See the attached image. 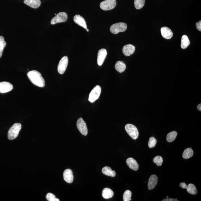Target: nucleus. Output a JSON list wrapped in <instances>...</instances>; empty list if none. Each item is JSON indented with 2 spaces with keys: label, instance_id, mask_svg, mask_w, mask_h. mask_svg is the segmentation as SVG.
Here are the masks:
<instances>
[{
  "label": "nucleus",
  "instance_id": "aec40b11",
  "mask_svg": "<svg viewBox=\"0 0 201 201\" xmlns=\"http://www.w3.org/2000/svg\"><path fill=\"white\" fill-rule=\"evenodd\" d=\"M115 69L117 71L120 73L123 72L125 71L126 66L123 61H118L115 64Z\"/></svg>",
  "mask_w": 201,
  "mask_h": 201
},
{
  "label": "nucleus",
  "instance_id": "7ed1b4c3",
  "mask_svg": "<svg viewBox=\"0 0 201 201\" xmlns=\"http://www.w3.org/2000/svg\"><path fill=\"white\" fill-rule=\"evenodd\" d=\"M127 24L124 22H118L113 24L110 28V31L113 34H116L119 33L123 32L126 30Z\"/></svg>",
  "mask_w": 201,
  "mask_h": 201
},
{
  "label": "nucleus",
  "instance_id": "412c9836",
  "mask_svg": "<svg viewBox=\"0 0 201 201\" xmlns=\"http://www.w3.org/2000/svg\"><path fill=\"white\" fill-rule=\"evenodd\" d=\"M102 173L106 176H110L111 177H115L116 175V172L112 170L110 167H105L102 169Z\"/></svg>",
  "mask_w": 201,
  "mask_h": 201
},
{
  "label": "nucleus",
  "instance_id": "1a4fd4ad",
  "mask_svg": "<svg viewBox=\"0 0 201 201\" xmlns=\"http://www.w3.org/2000/svg\"><path fill=\"white\" fill-rule=\"evenodd\" d=\"M77 127L78 130H79L83 135L87 136L88 134V129H87L86 124L83 118H79L77 122Z\"/></svg>",
  "mask_w": 201,
  "mask_h": 201
},
{
  "label": "nucleus",
  "instance_id": "dca6fc26",
  "mask_svg": "<svg viewBox=\"0 0 201 201\" xmlns=\"http://www.w3.org/2000/svg\"><path fill=\"white\" fill-rule=\"evenodd\" d=\"M73 20L78 25L84 28L85 29H87L86 22L83 17L79 15H76L75 16Z\"/></svg>",
  "mask_w": 201,
  "mask_h": 201
},
{
  "label": "nucleus",
  "instance_id": "f257e3e1",
  "mask_svg": "<svg viewBox=\"0 0 201 201\" xmlns=\"http://www.w3.org/2000/svg\"><path fill=\"white\" fill-rule=\"evenodd\" d=\"M28 78L33 84L41 88L45 86V82L44 79L39 72L33 70L27 73Z\"/></svg>",
  "mask_w": 201,
  "mask_h": 201
},
{
  "label": "nucleus",
  "instance_id": "393cba45",
  "mask_svg": "<svg viewBox=\"0 0 201 201\" xmlns=\"http://www.w3.org/2000/svg\"><path fill=\"white\" fill-rule=\"evenodd\" d=\"M177 133L176 131H172L169 133L167 136V140L168 142H172L176 139Z\"/></svg>",
  "mask_w": 201,
  "mask_h": 201
},
{
  "label": "nucleus",
  "instance_id": "c756f323",
  "mask_svg": "<svg viewBox=\"0 0 201 201\" xmlns=\"http://www.w3.org/2000/svg\"><path fill=\"white\" fill-rule=\"evenodd\" d=\"M153 162L156 164L157 166H161L163 163V158L160 156H157L153 159Z\"/></svg>",
  "mask_w": 201,
  "mask_h": 201
},
{
  "label": "nucleus",
  "instance_id": "b1692460",
  "mask_svg": "<svg viewBox=\"0 0 201 201\" xmlns=\"http://www.w3.org/2000/svg\"><path fill=\"white\" fill-rule=\"evenodd\" d=\"M194 152L193 150L190 148H188L185 149L183 153V157L185 159H188L191 158L193 156Z\"/></svg>",
  "mask_w": 201,
  "mask_h": 201
},
{
  "label": "nucleus",
  "instance_id": "a211bd4d",
  "mask_svg": "<svg viewBox=\"0 0 201 201\" xmlns=\"http://www.w3.org/2000/svg\"><path fill=\"white\" fill-rule=\"evenodd\" d=\"M127 165L131 169L134 171H137L139 169V165L136 161L132 158H129L126 160Z\"/></svg>",
  "mask_w": 201,
  "mask_h": 201
},
{
  "label": "nucleus",
  "instance_id": "6e6552de",
  "mask_svg": "<svg viewBox=\"0 0 201 201\" xmlns=\"http://www.w3.org/2000/svg\"><path fill=\"white\" fill-rule=\"evenodd\" d=\"M68 58L67 56H64L61 59L58 64L57 70L60 74H63L65 72L68 64Z\"/></svg>",
  "mask_w": 201,
  "mask_h": 201
},
{
  "label": "nucleus",
  "instance_id": "f704fd0d",
  "mask_svg": "<svg viewBox=\"0 0 201 201\" xmlns=\"http://www.w3.org/2000/svg\"><path fill=\"white\" fill-rule=\"evenodd\" d=\"M86 30H87V32H89V29H86Z\"/></svg>",
  "mask_w": 201,
  "mask_h": 201
},
{
  "label": "nucleus",
  "instance_id": "bb28decb",
  "mask_svg": "<svg viewBox=\"0 0 201 201\" xmlns=\"http://www.w3.org/2000/svg\"><path fill=\"white\" fill-rule=\"evenodd\" d=\"M145 0H134V4L136 9L139 10L144 6Z\"/></svg>",
  "mask_w": 201,
  "mask_h": 201
},
{
  "label": "nucleus",
  "instance_id": "2eb2a0df",
  "mask_svg": "<svg viewBox=\"0 0 201 201\" xmlns=\"http://www.w3.org/2000/svg\"><path fill=\"white\" fill-rule=\"evenodd\" d=\"M161 33L163 37L166 39H170L173 36V33L170 29L167 27H162Z\"/></svg>",
  "mask_w": 201,
  "mask_h": 201
},
{
  "label": "nucleus",
  "instance_id": "7c9ffc66",
  "mask_svg": "<svg viewBox=\"0 0 201 201\" xmlns=\"http://www.w3.org/2000/svg\"><path fill=\"white\" fill-rule=\"evenodd\" d=\"M46 198L48 201H59V199L56 198L55 195L51 193H48L46 195Z\"/></svg>",
  "mask_w": 201,
  "mask_h": 201
},
{
  "label": "nucleus",
  "instance_id": "f3484780",
  "mask_svg": "<svg viewBox=\"0 0 201 201\" xmlns=\"http://www.w3.org/2000/svg\"><path fill=\"white\" fill-rule=\"evenodd\" d=\"M158 177L155 175H153L150 176L148 183L149 190H151L155 188L158 183Z\"/></svg>",
  "mask_w": 201,
  "mask_h": 201
},
{
  "label": "nucleus",
  "instance_id": "c85d7f7f",
  "mask_svg": "<svg viewBox=\"0 0 201 201\" xmlns=\"http://www.w3.org/2000/svg\"><path fill=\"white\" fill-rule=\"evenodd\" d=\"M157 143V140L155 137H152L150 138L148 142V147L149 148L155 147Z\"/></svg>",
  "mask_w": 201,
  "mask_h": 201
},
{
  "label": "nucleus",
  "instance_id": "f03ea898",
  "mask_svg": "<svg viewBox=\"0 0 201 201\" xmlns=\"http://www.w3.org/2000/svg\"><path fill=\"white\" fill-rule=\"evenodd\" d=\"M21 129V125L20 123H15L10 127L8 134V139L10 140L14 139L18 136L19 132Z\"/></svg>",
  "mask_w": 201,
  "mask_h": 201
},
{
  "label": "nucleus",
  "instance_id": "2f4dec72",
  "mask_svg": "<svg viewBox=\"0 0 201 201\" xmlns=\"http://www.w3.org/2000/svg\"><path fill=\"white\" fill-rule=\"evenodd\" d=\"M196 27L197 29L199 31H201V21L196 23Z\"/></svg>",
  "mask_w": 201,
  "mask_h": 201
},
{
  "label": "nucleus",
  "instance_id": "72a5a7b5",
  "mask_svg": "<svg viewBox=\"0 0 201 201\" xmlns=\"http://www.w3.org/2000/svg\"><path fill=\"white\" fill-rule=\"evenodd\" d=\"M197 109L199 110V111H201V104H199L197 106Z\"/></svg>",
  "mask_w": 201,
  "mask_h": 201
},
{
  "label": "nucleus",
  "instance_id": "0eeeda50",
  "mask_svg": "<svg viewBox=\"0 0 201 201\" xmlns=\"http://www.w3.org/2000/svg\"><path fill=\"white\" fill-rule=\"evenodd\" d=\"M68 15L67 14L64 12H61L57 14L55 16L52 18L51 21V24L54 25L59 23L65 22L67 20Z\"/></svg>",
  "mask_w": 201,
  "mask_h": 201
},
{
  "label": "nucleus",
  "instance_id": "cd10ccee",
  "mask_svg": "<svg viewBox=\"0 0 201 201\" xmlns=\"http://www.w3.org/2000/svg\"><path fill=\"white\" fill-rule=\"evenodd\" d=\"M132 192L129 190H127L125 192L123 195L124 201H129L132 200Z\"/></svg>",
  "mask_w": 201,
  "mask_h": 201
},
{
  "label": "nucleus",
  "instance_id": "9b49d317",
  "mask_svg": "<svg viewBox=\"0 0 201 201\" xmlns=\"http://www.w3.org/2000/svg\"><path fill=\"white\" fill-rule=\"evenodd\" d=\"M107 54V51L106 49L102 48L99 50L97 56V64L99 66L102 65Z\"/></svg>",
  "mask_w": 201,
  "mask_h": 201
},
{
  "label": "nucleus",
  "instance_id": "f8f14e48",
  "mask_svg": "<svg viewBox=\"0 0 201 201\" xmlns=\"http://www.w3.org/2000/svg\"><path fill=\"white\" fill-rule=\"evenodd\" d=\"M13 88V85L8 82H2L0 83V93H7L11 91Z\"/></svg>",
  "mask_w": 201,
  "mask_h": 201
},
{
  "label": "nucleus",
  "instance_id": "a878e982",
  "mask_svg": "<svg viewBox=\"0 0 201 201\" xmlns=\"http://www.w3.org/2000/svg\"><path fill=\"white\" fill-rule=\"evenodd\" d=\"M6 44L4 37L3 36H0V58L2 56L3 51Z\"/></svg>",
  "mask_w": 201,
  "mask_h": 201
},
{
  "label": "nucleus",
  "instance_id": "ddd939ff",
  "mask_svg": "<svg viewBox=\"0 0 201 201\" xmlns=\"http://www.w3.org/2000/svg\"><path fill=\"white\" fill-rule=\"evenodd\" d=\"M63 176L64 180L67 183L71 184L73 182L74 177L72 171L71 169H66L64 171Z\"/></svg>",
  "mask_w": 201,
  "mask_h": 201
},
{
  "label": "nucleus",
  "instance_id": "9d476101",
  "mask_svg": "<svg viewBox=\"0 0 201 201\" xmlns=\"http://www.w3.org/2000/svg\"><path fill=\"white\" fill-rule=\"evenodd\" d=\"M180 187L184 189H186L187 191L191 195H195L197 194V191L196 187L192 184H189L187 185L184 182L180 183Z\"/></svg>",
  "mask_w": 201,
  "mask_h": 201
},
{
  "label": "nucleus",
  "instance_id": "473e14b6",
  "mask_svg": "<svg viewBox=\"0 0 201 201\" xmlns=\"http://www.w3.org/2000/svg\"><path fill=\"white\" fill-rule=\"evenodd\" d=\"M162 201H179V200H177V199H169V198H167V199H164V200H162Z\"/></svg>",
  "mask_w": 201,
  "mask_h": 201
},
{
  "label": "nucleus",
  "instance_id": "20e7f679",
  "mask_svg": "<svg viewBox=\"0 0 201 201\" xmlns=\"http://www.w3.org/2000/svg\"><path fill=\"white\" fill-rule=\"evenodd\" d=\"M125 129L127 133L130 137L134 140L138 138L139 136V132L137 127L132 124H128L125 126Z\"/></svg>",
  "mask_w": 201,
  "mask_h": 201
},
{
  "label": "nucleus",
  "instance_id": "6ab92c4d",
  "mask_svg": "<svg viewBox=\"0 0 201 201\" xmlns=\"http://www.w3.org/2000/svg\"><path fill=\"white\" fill-rule=\"evenodd\" d=\"M24 3L31 7L36 9L41 5L40 0H24Z\"/></svg>",
  "mask_w": 201,
  "mask_h": 201
},
{
  "label": "nucleus",
  "instance_id": "5701e85b",
  "mask_svg": "<svg viewBox=\"0 0 201 201\" xmlns=\"http://www.w3.org/2000/svg\"><path fill=\"white\" fill-rule=\"evenodd\" d=\"M190 41L188 37L186 35H183L181 37V47L182 48L184 49L190 44Z\"/></svg>",
  "mask_w": 201,
  "mask_h": 201
},
{
  "label": "nucleus",
  "instance_id": "39448f33",
  "mask_svg": "<svg viewBox=\"0 0 201 201\" xmlns=\"http://www.w3.org/2000/svg\"><path fill=\"white\" fill-rule=\"evenodd\" d=\"M101 88L100 86L97 85L90 92L88 100L91 103H93L99 99L101 93Z\"/></svg>",
  "mask_w": 201,
  "mask_h": 201
},
{
  "label": "nucleus",
  "instance_id": "4468645a",
  "mask_svg": "<svg viewBox=\"0 0 201 201\" xmlns=\"http://www.w3.org/2000/svg\"><path fill=\"white\" fill-rule=\"evenodd\" d=\"M135 47L131 44L125 45L123 48L124 55L127 56L133 55L135 52Z\"/></svg>",
  "mask_w": 201,
  "mask_h": 201
},
{
  "label": "nucleus",
  "instance_id": "4be33fe9",
  "mask_svg": "<svg viewBox=\"0 0 201 201\" xmlns=\"http://www.w3.org/2000/svg\"><path fill=\"white\" fill-rule=\"evenodd\" d=\"M114 195V192L111 189L108 188H105L102 192V197L105 199L112 198Z\"/></svg>",
  "mask_w": 201,
  "mask_h": 201
},
{
  "label": "nucleus",
  "instance_id": "423d86ee",
  "mask_svg": "<svg viewBox=\"0 0 201 201\" xmlns=\"http://www.w3.org/2000/svg\"><path fill=\"white\" fill-rule=\"evenodd\" d=\"M116 0H105L101 3L100 7L104 10H110L116 7Z\"/></svg>",
  "mask_w": 201,
  "mask_h": 201
}]
</instances>
